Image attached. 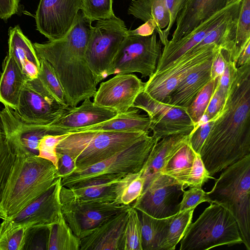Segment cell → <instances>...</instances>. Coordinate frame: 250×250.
Instances as JSON below:
<instances>
[{
    "instance_id": "cell-1",
    "label": "cell",
    "mask_w": 250,
    "mask_h": 250,
    "mask_svg": "<svg viewBox=\"0 0 250 250\" xmlns=\"http://www.w3.org/2000/svg\"><path fill=\"white\" fill-rule=\"evenodd\" d=\"M199 154L211 176L250 154V63L237 68Z\"/></svg>"
},
{
    "instance_id": "cell-2",
    "label": "cell",
    "mask_w": 250,
    "mask_h": 250,
    "mask_svg": "<svg viewBox=\"0 0 250 250\" xmlns=\"http://www.w3.org/2000/svg\"><path fill=\"white\" fill-rule=\"evenodd\" d=\"M92 21L82 12L65 37L44 43H33L38 58L52 67L63 88L66 103L75 107L81 102L93 97L96 82L85 59V51Z\"/></svg>"
},
{
    "instance_id": "cell-3",
    "label": "cell",
    "mask_w": 250,
    "mask_h": 250,
    "mask_svg": "<svg viewBox=\"0 0 250 250\" xmlns=\"http://www.w3.org/2000/svg\"><path fill=\"white\" fill-rule=\"evenodd\" d=\"M11 144L16 156L0 203L3 219L18 214L59 178L57 169L51 162L29 153L18 144Z\"/></svg>"
},
{
    "instance_id": "cell-4",
    "label": "cell",
    "mask_w": 250,
    "mask_h": 250,
    "mask_svg": "<svg viewBox=\"0 0 250 250\" xmlns=\"http://www.w3.org/2000/svg\"><path fill=\"white\" fill-rule=\"evenodd\" d=\"M207 194L210 203L220 205L231 213L243 243L250 250V154L224 169Z\"/></svg>"
},
{
    "instance_id": "cell-5",
    "label": "cell",
    "mask_w": 250,
    "mask_h": 250,
    "mask_svg": "<svg viewBox=\"0 0 250 250\" xmlns=\"http://www.w3.org/2000/svg\"><path fill=\"white\" fill-rule=\"evenodd\" d=\"M149 133L145 131L70 132L59 143L56 151L70 156L76 168H84L126 148L146 138Z\"/></svg>"
},
{
    "instance_id": "cell-6",
    "label": "cell",
    "mask_w": 250,
    "mask_h": 250,
    "mask_svg": "<svg viewBox=\"0 0 250 250\" xmlns=\"http://www.w3.org/2000/svg\"><path fill=\"white\" fill-rule=\"evenodd\" d=\"M180 242V250H207L243 243L234 217L224 207L214 203L191 223Z\"/></svg>"
},
{
    "instance_id": "cell-7",
    "label": "cell",
    "mask_w": 250,
    "mask_h": 250,
    "mask_svg": "<svg viewBox=\"0 0 250 250\" xmlns=\"http://www.w3.org/2000/svg\"><path fill=\"white\" fill-rule=\"evenodd\" d=\"M157 142L152 135H148L101 162L84 168H76L61 178L62 185L70 187L99 176L138 172Z\"/></svg>"
},
{
    "instance_id": "cell-8",
    "label": "cell",
    "mask_w": 250,
    "mask_h": 250,
    "mask_svg": "<svg viewBox=\"0 0 250 250\" xmlns=\"http://www.w3.org/2000/svg\"><path fill=\"white\" fill-rule=\"evenodd\" d=\"M124 21L115 15L97 21L92 26L85 51V59L96 82L108 76L112 62L127 36Z\"/></svg>"
},
{
    "instance_id": "cell-9",
    "label": "cell",
    "mask_w": 250,
    "mask_h": 250,
    "mask_svg": "<svg viewBox=\"0 0 250 250\" xmlns=\"http://www.w3.org/2000/svg\"><path fill=\"white\" fill-rule=\"evenodd\" d=\"M162 54L161 42L155 31L150 36L127 34L114 57L108 76L137 72L149 77L156 68Z\"/></svg>"
},
{
    "instance_id": "cell-10",
    "label": "cell",
    "mask_w": 250,
    "mask_h": 250,
    "mask_svg": "<svg viewBox=\"0 0 250 250\" xmlns=\"http://www.w3.org/2000/svg\"><path fill=\"white\" fill-rule=\"evenodd\" d=\"M184 189L177 181L159 173L145 186L142 194L131 206L154 218L168 217L179 212Z\"/></svg>"
},
{
    "instance_id": "cell-11",
    "label": "cell",
    "mask_w": 250,
    "mask_h": 250,
    "mask_svg": "<svg viewBox=\"0 0 250 250\" xmlns=\"http://www.w3.org/2000/svg\"><path fill=\"white\" fill-rule=\"evenodd\" d=\"M132 107L147 113L152 136L158 142L170 135H189L195 127L185 108L159 102L144 91L137 96Z\"/></svg>"
},
{
    "instance_id": "cell-12",
    "label": "cell",
    "mask_w": 250,
    "mask_h": 250,
    "mask_svg": "<svg viewBox=\"0 0 250 250\" xmlns=\"http://www.w3.org/2000/svg\"><path fill=\"white\" fill-rule=\"evenodd\" d=\"M68 107L58 103L37 77L27 79L21 90L18 107L14 110L25 122L48 125L58 119Z\"/></svg>"
},
{
    "instance_id": "cell-13",
    "label": "cell",
    "mask_w": 250,
    "mask_h": 250,
    "mask_svg": "<svg viewBox=\"0 0 250 250\" xmlns=\"http://www.w3.org/2000/svg\"><path fill=\"white\" fill-rule=\"evenodd\" d=\"M218 47H221L215 45L200 53L183 55L168 68L149 77L145 83L144 91L154 100L165 103L180 83L211 58Z\"/></svg>"
},
{
    "instance_id": "cell-14",
    "label": "cell",
    "mask_w": 250,
    "mask_h": 250,
    "mask_svg": "<svg viewBox=\"0 0 250 250\" xmlns=\"http://www.w3.org/2000/svg\"><path fill=\"white\" fill-rule=\"evenodd\" d=\"M63 218L79 238L113 215L129 208L116 202L70 200L61 203Z\"/></svg>"
},
{
    "instance_id": "cell-15",
    "label": "cell",
    "mask_w": 250,
    "mask_h": 250,
    "mask_svg": "<svg viewBox=\"0 0 250 250\" xmlns=\"http://www.w3.org/2000/svg\"><path fill=\"white\" fill-rule=\"evenodd\" d=\"M82 0H40L35 14L36 28L49 41L66 36L81 10Z\"/></svg>"
},
{
    "instance_id": "cell-16",
    "label": "cell",
    "mask_w": 250,
    "mask_h": 250,
    "mask_svg": "<svg viewBox=\"0 0 250 250\" xmlns=\"http://www.w3.org/2000/svg\"><path fill=\"white\" fill-rule=\"evenodd\" d=\"M242 0H238L228 5L176 42H170L168 41L162 51L155 72L161 71L171 66L187 52L199 43L212 30L226 21L238 15Z\"/></svg>"
},
{
    "instance_id": "cell-17",
    "label": "cell",
    "mask_w": 250,
    "mask_h": 250,
    "mask_svg": "<svg viewBox=\"0 0 250 250\" xmlns=\"http://www.w3.org/2000/svg\"><path fill=\"white\" fill-rule=\"evenodd\" d=\"M144 86L145 83L134 74H116L100 84L93 102L117 114L123 113L132 107Z\"/></svg>"
},
{
    "instance_id": "cell-18",
    "label": "cell",
    "mask_w": 250,
    "mask_h": 250,
    "mask_svg": "<svg viewBox=\"0 0 250 250\" xmlns=\"http://www.w3.org/2000/svg\"><path fill=\"white\" fill-rule=\"evenodd\" d=\"M62 187L61 177H59L45 192L10 218L29 228L56 223L62 213Z\"/></svg>"
},
{
    "instance_id": "cell-19",
    "label": "cell",
    "mask_w": 250,
    "mask_h": 250,
    "mask_svg": "<svg viewBox=\"0 0 250 250\" xmlns=\"http://www.w3.org/2000/svg\"><path fill=\"white\" fill-rule=\"evenodd\" d=\"M117 114L95 104L90 98H87L79 106H68L58 119L48 125L55 135H62L105 121Z\"/></svg>"
},
{
    "instance_id": "cell-20",
    "label": "cell",
    "mask_w": 250,
    "mask_h": 250,
    "mask_svg": "<svg viewBox=\"0 0 250 250\" xmlns=\"http://www.w3.org/2000/svg\"><path fill=\"white\" fill-rule=\"evenodd\" d=\"M129 208L113 215L80 237V250H122Z\"/></svg>"
},
{
    "instance_id": "cell-21",
    "label": "cell",
    "mask_w": 250,
    "mask_h": 250,
    "mask_svg": "<svg viewBox=\"0 0 250 250\" xmlns=\"http://www.w3.org/2000/svg\"><path fill=\"white\" fill-rule=\"evenodd\" d=\"M125 175L99 176L70 187L62 186L61 202L78 200L115 202L117 183Z\"/></svg>"
},
{
    "instance_id": "cell-22",
    "label": "cell",
    "mask_w": 250,
    "mask_h": 250,
    "mask_svg": "<svg viewBox=\"0 0 250 250\" xmlns=\"http://www.w3.org/2000/svg\"><path fill=\"white\" fill-rule=\"evenodd\" d=\"M228 0H188L178 15L173 42L185 36L210 17L227 6Z\"/></svg>"
},
{
    "instance_id": "cell-23",
    "label": "cell",
    "mask_w": 250,
    "mask_h": 250,
    "mask_svg": "<svg viewBox=\"0 0 250 250\" xmlns=\"http://www.w3.org/2000/svg\"><path fill=\"white\" fill-rule=\"evenodd\" d=\"M8 52L22 72L29 79L38 77L40 67L39 59L33 43L24 35L19 25L8 30Z\"/></svg>"
},
{
    "instance_id": "cell-24",
    "label": "cell",
    "mask_w": 250,
    "mask_h": 250,
    "mask_svg": "<svg viewBox=\"0 0 250 250\" xmlns=\"http://www.w3.org/2000/svg\"><path fill=\"white\" fill-rule=\"evenodd\" d=\"M212 59L213 57L188 75L173 90L164 103L185 109L188 106L211 79L210 68Z\"/></svg>"
},
{
    "instance_id": "cell-25",
    "label": "cell",
    "mask_w": 250,
    "mask_h": 250,
    "mask_svg": "<svg viewBox=\"0 0 250 250\" xmlns=\"http://www.w3.org/2000/svg\"><path fill=\"white\" fill-rule=\"evenodd\" d=\"M189 135L177 134L164 137L155 143L142 168L145 186L160 171L167 162L188 142ZM144 186V187H145Z\"/></svg>"
},
{
    "instance_id": "cell-26",
    "label": "cell",
    "mask_w": 250,
    "mask_h": 250,
    "mask_svg": "<svg viewBox=\"0 0 250 250\" xmlns=\"http://www.w3.org/2000/svg\"><path fill=\"white\" fill-rule=\"evenodd\" d=\"M28 78L15 60L7 54L0 76V102L4 106L17 109L21 90Z\"/></svg>"
},
{
    "instance_id": "cell-27",
    "label": "cell",
    "mask_w": 250,
    "mask_h": 250,
    "mask_svg": "<svg viewBox=\"0 0 250 250\" xmlns=\"http://www.w3.org/2000/svg\"><path fill=\"white\" fill-rule=\"evenodd\" d=\"M149 130L150 121L148 117L141 114L140 109L131 107L126 112L118 114L115 117L108 120L81 128L71 132L84 131L149 132Z\"/></svg>"
},
{
    "instance_id": "cell-28",
    "label": "cell",
    "mask_w": 250,
    "mask_h": 250,
    "mask_svg": "<svg viewBox=\"0 0 250 250\" xmlns=\"http://www.w3.org/2000/svg\"><path fill=\"white\" fill-rule=\"evenodd\" d=\"M127 13L144 22L153 20L156 25L155 31L158 34L162 42L163 29L167 28L170 21V13L166 0H134Z\"/></svg>"
},
{
    "instance_id": "cell-29",
    "label": "cell",
    "mask_w": 250,
    "mask_h": 250,
    "mask_svg": "<svg viewBox=\"0 0 250 250\" xmlns=\"http://www.w3.org/2000/svg\"><path fill=\"white\" fill-rule=\"evenodd\" d=\"M46 250H80V238L73 232L61 213L55 223L42 228Z\"/></svg>"
},
{
    "instance_id": "cell-30",
    "label": "cell",
    "mask_w": 250,
    "mask_h": 250,
    "mask_svg": "<svg viewBox=\"0 0 250 250\" xmlns=\"http://www.w3.org/2000/svg\"><path fill=\"white\" fill-rule=\"evenodd\" d=\"M137 211L141 224L143 250H161L172 216L156 218Z\"/></svg>"
},
{
    "instance_id": "cell-31",
    "label": "cell",
    "mask_w": 250,
    "mask_h": 250,
    "mask_svg": "<svg viewBox=\"0 0 250 250\" xmlns=\"http://www.w3.org/2000/svg\"><path fill=\"white\" fill-rule=\"evenodd\" d=\"M196 153L188 142L167 162L160 173L173 178L186 188Z\"/></svg>"
},
{
    "instance_id": "cell-32",
    "label": "cell",
    "mask_w": 250,
    "mask_h": 250,
    "mask_svg": "<svg viewBox=\"0 0 250 250\" xmlns=\"http://www.w3.org/2000/svg\"><path fill=\"white\" fill-rule=\"evenodd\" d=\"M0 224V250H23L29 227L11 218Z\"/></svg>"
},
{
    "instance_id": "cell-33",
    "label": "cell",
    "mask_w": 250,
    "mask_h": 250,
    "mask_svg": "<svg viewBox=\"0 0 250 250\" xmlns=\"http://www.w3.org/2000/svg\"><path fill=\"white\" fill-rule=\"evenodd\" d=\"M142 173V169L137 172L129 173L119 180L115 202L124 205H131L141 195L145 183Z\"/></svg>"
},
{
    "instance_id": "cell-34",
    "label": "cell",
    "mask_w": 250,
    "mask_h": 250,
    "mask_svg": "<svg viewBox=\"0 0 250 250\" xmlns=\"http://www.w3.org/2000/svg\"><path fill=\"white\" fill-rule=\"evenodd\" d=\"M15 150L8 140L0 109V203L16 160Z\"/></svg>"
},
{
    "instance_id": "cell-35",
    "label": "cell",
    "mask_w": 250,
    "mask_h": 250,
    "mask_svg": "<svg viewBox=\"0 0 250 250\" xmlns=\"http://www.w3.org/2000/svg\"><path fill=\"white\" fill-rule=\"evenodd\" d=\"M195 208L179 211L172 216L161 250H174L192 223Z\"/></svg>"
},
{
    "instance_id": "cell-36",
    "label": "cell",
    "mask_w": 250,
    "mask_h": 250,
    "mask_svg": "<svg viewBox=\"0 0 250 250\" xmlns=\"http://www.w3.org/2000/svg\"><path fill=\"white\" fill-rule=\"evenodd\" d=\"M40 67L38 78L51 96L60 104L68 106L65 100L62 85L51 65L45 60L39 58Z\"/></svg>"
},
{
    "instance_id": "cell-37",
    "label": "cell",
    "mask_w": 250,
    "mask_h": 250,
    "mask_svg": "<svg viewBox=\"0 0 250 250\" xmlns=\"http://www.w3.org/2000/svg\"><path fill=\"white\" fill-rule=\"evenodd\" d=\"M122 250H143L141 222L137 210L132 206L128 209Z\"/></svg>"
},
{
    "instance_id": "cell-38",
    "label": "cell",
    "mask_w": 250,
    "mask_h": 250,
    "mask_svg": "<svg viewBox=\"0 0 250 250\" xmlns=\"http://www.w3.org/2000/svg\"><path fill=\"white\" fill-rule=\"evenodd\" d=\"M219 78L211 79L198 93L191 104L186 108L188 115L195 126L201 120L204 116Z\"/></svg>"
},
{
    "instance_id": "cell-39",
    "label": "cell",
    "mask_w": 250,
    "mask_h": 250,
    "mask_svg": "<svg viewBox=\"0 0 250 250\" xmlns=\"http://www.w3.org/2000/svg\"><path fill=\"white\" fill-rule=\"evenodd\" d=\"M250 42V0H243L238 19L235 55L238 57L247 43Z\"/></svg>"
},
{
    "instance_id": "cell-40",
    "label": "cell",
    "mask_w": 250,
    "mask_h": 250,
    "mask_svg": "<svg viewBox=\"0 0 250 250\" xmlns=\"http://www.w3.org/2000/svg\"><path fill=\"white\" fill-rule=\"evenodd\" d=\"M112 3V0H82L81 10L92 22L108 19L115 15Z\"/></svg>"
},
{
    "instance_id": "cell-41",
    "label": "cell",
    "mask_w": 250,
    "mask_h": 250,
    "mask_svg": "<svg viewBox=\"0 0 250 250\" xmlns=\"http://www.w3.org/2000/svg\"><path fill=\"white\" fill-rule=\"evenodd\" d=\"M66 135V133L62 135L48 134L44 136L39 143L38 156L51 162L57 169L58 159L56 148L60 141Z\"/></svg>"
},
{
    "instance_id": "cell-42",
    "label": "cell",
    "mask_w": 250,
    "mask_h": 250,
    "mask_svg": "<svg viewBox=\"0 0 250 250\" xmlns=\"http://www.w3.org/2000/svg\"><path fill=\"white\" fill-rule=\"evenodd\" d=\"M210 179L214 178L209 175L200 154L196 153L186 183V187L202 188Z\"/></svg>"
},
{
    "instance_id": "cell-43",
    "label": "cell",
    "mask_w": 250,
    "mask_h": 250,
    "mask_svg": "<svg viewBox=\"0 0 250 250\" xmlns=\"http://www.w3.org/2000/svg\"><path fill=\"white\" fill-rule=\"evenodd\" d=\"M214 120H201L189 134L188 143L195 152L199 154Z\"/></svg>"
},
{
    "instance_id": "cell-44",
    "label": "cell",
    "mask_w": 250,
    "mask_h": 250,
    "mask_svg": "<svg viewBox=\"0 0 250 250\" xmlns=\"http://www.w3.org/2000/svg\"><path fill=\"white\" fill-rule=\"evenodd\" d=\"M210 200L202 188L191 187L184 191L180 203L179 211H182L191 208H196L200 204Z\"/></svg>"
},
{
    "instance_id": "cell-45",
    "label": "cell",
    "mask_w": 250,
    "mask_h": 250,
    "mask_svg": "<svg viewBox=\"0 0 250 250\" xmlns=\"http://www.w3.org/2000/svg\"><path fill=\"white\" fill-rule=\"evenodd\" d=\"M170 13V21L168 26L163 30V38L161 42L165 45L168 41L170 31L175 22L176 18L188 0H166Z\"/></svg>"
},
{
    "instance_id": "cell-46",
    "label": "cell",
    "mask_w": 250,
    "mask_h": 250,
    "mask_svg": "<svg viewBox=\"0 0 250 250\" xmlns=\"http://www.w3.org/2000/svg\"><path fill=\"white\" fill-rule=\"evenodd\" d=\"M228 54V53L221 47H218L215 51L210 68L211 79L219 78L223 73L226 66Z\"/></svg>"
},
{
    "instance_id": "cell-47",
    "label": "cell",
    "mask_w": 250,
    "mask_h": 250,
    "mask_svg": "<svg viewBox=\"0 0 250 250\" xmlns=\"http://www.w3.org/2000/svg\"><path fill=\"white\" fill-rule=\"evenodd\" d=\"M58 177H63L72 172L76 168L74 160L68 155L57 153Z\"/></svg>"
},
{
    "instance_id": "cell-48",
    "label": "cell",
    "mask_w": 250,
    "mask_h": 250,
    "mask_svg": "<svg viewBox=\"0 0 250 250\" xmlns=\"http://www.w3.org/2000/svg\"><path fill=\"white\" fill-rule=\"evenodd\" d=\"M20 10V0H0V19L7 21Z\"/></svg>"
},
{
    "instance_id": "cell-49",
    "label": "cell",
    "mask_w": 250,
    "mask_h": 250,
    "mask_svg": "<svg viewBox=\"0 0 250 250\" xmlns=\"http://www.w3.org/2000/svg\"><path fill=\"white\" fill-rule=\"evenodd\" d=\"M156 25L153 20H149L134 30H128L127 34L148 36L151 35L155 31Z\"/></svg>"
},
{
    "instance_id": "cell-50",
    "label": "cell",
    "mask_w": 250,
    "mask_h": 250,
    "mask_svg": "<svg viewBox=\"0 0 250 250\" xmlns=\"http://www.w3.org/2000/svg\"><path fill=\"white\" fill-rule=\"evenodd\" d=\"M250 63V42H249L239 55L237 60V68Z\"/></svg>"
},
{
    "instance_id": "cell-51",
    "label": "cell",
    "mask_w": 250,
    "mask_h": 250,
    "mask_svg": "<svg viewBox=\"0 0 250 250\" xmlns=\"http://www.w3.org/2000/svg\"><path fill=\"white\" fill-rule=\"evenodd\" d=\"M237 0H228L227 5L229 4H231L232 3L235 2L237 1Z\"/></svg>"
},
{
    "instance_id": "cell-52",
    "label": "cell",
    "mask_w": 250,
    "mask_h": 250,
    "mask_svg": "<svg viewBox=\"0 0 250 250\" xmlns=\"http://www.w3.org/2000/svg\"><path fill=\"white\" fill-rule=\"evenodd\" d=\"M0 219H3V215L0 212Z\"/></svg>"
},
{
    "instance_id": "cell-53",
    "label": "cell",
    "mask_w": 250,
    "mask_h": 250,
    "mask_svg": "<svg viewBox=\"0 0 250 250\" xmlns=\"http://www.w3.org/2000/svg\"><path fill=\"white\" fill-rule=\"evenodd\" d=\"M132 1H134V0H132Z\"/></svg>"
}]
</instances>
